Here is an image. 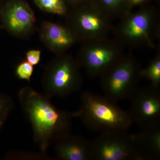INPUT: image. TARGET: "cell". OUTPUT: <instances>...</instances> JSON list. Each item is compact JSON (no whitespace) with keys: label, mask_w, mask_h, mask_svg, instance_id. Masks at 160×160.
<instances>
[{"label":"cell","mask_w":160,"mask_h":160,"mask_svg":"<svg viewBox=\"0 0 160 160\" xmlns=\"http://www.w3.org/2000/svg\"><path fill=\"white\" fill-rule=\"evenodd\" d=\"M33 70V66L26 60L21 62L17 66L15 69L16 76L20 79L30 82Z\"/></svg>","instance_id":"19"},{"label":"cell","mask_w":160,"mask_h":160,"mask_svg":"<svg viewBox=\"0 0 160 160\" xmlns=\"http://www.w3.org/2000/svg\"><path fill=\"white\" fill-rule=\"evenodd\" d=\"M87 1L88 0H67V2L69 5L73 6Z\"/></svg>","instance_id":"22"},{"label":"cell","mask_w":160,"mask_h":160,"mask_svg":"<svg viewBox=\"0 0 160 160\" xmlns=\"http://www.w3.org/2000/svg\"><path fill=\"white\" fill-rule=\"evenodd\" d=\"M1 28L16 37L26 38L34 29L33 10L24 0H8L0 4Z\"/></svg>","instance_id":"10"},{"label":"cell","mask_w":160,"mask_h":160,"mask_svg":"<svg viewBox=\"0 0 160 160\" xmlns=\"http://www.w3.org/2000/svg\"><path fill=\"white\" fill-rule=\"evenodd\" d=\"M87 129L103 132L127 130L132 124L128 112L105 96L86 91L82 93L78 110L72 112Z\"/></svg>","instance_id":"2"},{"label":"cell","mask_w":160,"mask_h":160,"mask_svg":"<svg viewBox=\"0 0 160 160\" xmlns=\"http://www.w3.org/2000/svg\"><path fill=\"white\" fill-rule=\"evenodd\" d=\"M42 84L45 95L49 98L65 97L79 90L82 78L76 58L66 52L56 55L46 67Z\"/></svg>","instance_id":"5"},{"label":"cell","mask_w":160,"mask_h":160,"mask_svg":"<svg viewBox=\"0 0 160 160\" xmlns=\"http://www.w3.org/2000/svg\"><path fill=\"white\" fill-rule=\"evenodd\" d=\"M55 153L62 160H92V141L80 136L67 135L54 143Z\"/></svg>","instance_id":"12"},{"label":"cell","mask_w":160,"mask_h":160,"mask_svg":"<svg viewBox=\"0 0 160 160\" xmlns=\"http://www.w3.org/2000/svg\"><path fill=\"white\" fill-rule=\"evenodd\" d=\"M125 47L114 38L86 41L82 42L76 59L89 77L100 78L123 58Z\"/></svg>","instance_id":"4"},{"label":"cell","mask_w":160,"mask_h":160,"mask_svg":"<svg viewBox=\"0 0 160 160\" xmlns=\"http://www.w3.org/2000/svg\"><path fill=\"white\" fill-rule=\"evenodd\" d=\"M111 20L120 19L132 11L127 0H90Z\"/></svg>","instance_id":"14"},{"label":"cell","mask_w":160,"mask_h":160,"mask_svg":"<svg viewBox=\"0 0 160 160\" xmlns=\"http://www.w3.org/2000/svg\"><path fill=\"white\" fill-rule=\"evenodd\" d=\"M7 160H52L51 157L46 152H32L25 151H12L8 152L5 156Z\"/></svg>","instance_id":"17"},{"label":"cell","mask_w":160,"mask_h":160,"mask_svg":"<svg viewBox=\"0 0 160 160\" xmlns=\"http://www.w3.org/2000/svg\"><path fill=\"white\" fill-rule=\"evenodd\" d=\"M40 29L42 42L56 55L66 53L78 42L74 33L66 25L46 21L42 23Z\"/></svg>","instance_id":"11"},{"label":"cell","mask_w":160,"mask_h":160,"mask_svg":"<svg viewBox=\"0 0 160 160\" xmlns=\"http://www.w3.org/2000/svg\"><path fill=\"white\" fill-rule=\"evenodd\" d=\"M36 5L41 10L46 12L66 15L68 8L64 0H33Z\"/></svg>","instance_id":"16"},{"label":"cell","mask_w":160,"mask_h":160,"mask_svg":"<svg viewBox=\"0 0 160 160\" xmlns=\"http://www.w3.org/2000/svg\"><path fill=\"white\" fill-rule=\"evenodd\" d=\"M142 78H145L150 81L151 85L159 87L160 84V52L150 61L148 66L142 69Z\"/></svg>","instance_id":"15"},{"label":"cell","mask_w":160,"mask_h":160,"mask_svg":"<svg viewBox=\"0 0 160 160\" xmlns=\"http://www.w3.org/2000/svg\"><path fill=\"white\" fill-rule=\"evenodd\" d=\"M66 16V26L78 42L109 37L112 31V20L103 13L90 0L72 6Z\"/></svg>","instance_id":"7"},{"label":"cell","mask_w":160,"mask_h":160,"mask_svg":"<svg viewBox=\"0 0 160 160\" xmlns=\"http://www.w3.org/2000/svg\"><path fill=\"white\" fill-rule=\"evenodd\" d=\"M41 52L38 49H32L26 53V61L32 66L38 65L41 60Z\"/></svg>","instance_id":"20"},{"label":"cell","mask_w":160,"mask_h":160,"mask_svg":"<svg viewBox=\"0 0 160 160\" xmlns=\"http://www.w3.org/2000/svg\"><path fill=\"white\" fill-rule=\"evenodd\" d=\"M141 129L134 136L141 160L160 158V125Z\"/></svg>","instance_id":"13"},{"label":"cell","mask_w":160,"mask_h":160,"mask_svg":"<svg viewBox=\"0 0 160 160\" xmlns=\"http://www.w3.org/2000/svg\"><path fill=\"white\" fill-rule=\"evenodd\" d=\"M129 100L128 112L132 123L141 129L160 125L159 87L139 86Z\"/></svg>","instance_id":"9"},{"label":"cell","mask_w":160,"mask_h":160,"mask_svg":"<svg viewBox=\"0 0 160 160\" xmlns=\"http://www.w3.org/2000/svg\"><path fill=\"white\" fill-rule=\"evenodd\" d=\"M13 107L12 99L5 94H0V129Z\"/></svg>","instance_id":"18"},{"label":"cell","mask_w":160,"mask_h":160,"mask_svg":"<svg viewBox=\"0 0 160 160\" xmlns=\"http://www.w3.org/2000/svg\"><path fill=\"white\" fill-rule=\"evenodd\" d=\"M92 146V160H141L134 134L127 130L101 132Z\"/></svg>","instance_id":"8"},{"label":"cell","mask_w":160,"mask_h":160,"mask_svg":"<svg viewBox=\"0 0 160 160\" xmlns=\"http://www.w3.org/2000/svg\"><path fill=\"white\" fill-rule=\"evenodd\" d=\"M149 0H127L128 6L131 10L135 7L142 6L148 2Z\"/></svg>","instance_id":"21"},{"label":"cell","mask_w":160,"mask_h":160,"mask_svg":"<svg viewBox=\"0 0 160 160\" xmlns=\"http://www.w3.org/2000/svg\"><path fill=\"white\" fill-rule=\"evenodd\" d=\"M49 99L29 86L23 87L19 92L20 105L31 124L33 139L43 152L71 133L73 118L72 112L58 109Z\"/></svg>","instance_id":"1"},{"label":"cell","mask_w":160,"mask_h":160,"mask_svg":"<svg viewBox=\"0 0 160 160\" xmlns=\"http://www.w3.org/2000/svg\"><path fill=\"white\" fill-rule=\"evenodd\" d=\"M142 69L132 52L125 54L119 62L100 78L104 96L115 103L129 99L139 87Z\"/></svg>","instance_id":"6"},{"label":"cell","mask_w":160,"mask_h":160,"mask_svg":"<svg viewBox=\"0 0 160 160\" xmlns=\"http://www.w3.org/2000/svg\"><path fill=\"white\" fill-rule=\"evenodd\" d=\"M158 14L153 6H143L131 11L120 19L112 27L115 39L131 49L155 47L154 41L160 37Z\"/></svg>","instance_id":"3"}]
</instances>
